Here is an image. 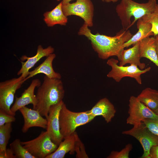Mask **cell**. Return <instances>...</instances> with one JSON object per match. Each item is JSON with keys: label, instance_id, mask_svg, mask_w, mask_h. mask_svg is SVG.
Wrapping results in <instances>:
<instances>
[{"label": "cell", "instance_id": "obj_14", "mask_svg": "<svg viewBox=\"0 0 158 158\" xmlns=\"http://www.w3.org/2000/svg\"><path fill=\"white\" fill-rule=\"evenodd\" d=\"M54 48L51 46L44 48L41 45L37 47V51L35 55L31 57H28L25 55L22 56L20 59L21 67L17 73L18 75H23L27 76L29 70L42 58L47 57L53 53Z\"/></svg>", "mask_w": 158, "mask_h": 158}, {"label": "cell", "instance_id": "obj_27", "mask_svg": "<svg viewBox=\"0 0 158 158\" xmlns=\"http://www.w3.org/2000/svg\"><path fill=\"white\" fill-rule=\"evenodd\" d=\"M132 148V145L130 144H128L119 152L114 151H112L107 158H128L129 153Z\"/></svg>", "mask_w": 158, "mask_h": 158}, {"label": "cell", "instance_id": "obj_30", "mask_svg": "<svg viewBox=\"0 0 158 158\" xmlns=\"http://www.w3.org/2000/svg\"><path fill=\"white\" fill-rule=\"evenodd\" d=\"M150 158H158V145L152 146L150 149Z\"/></svg>", "mask_w": 158, "mask_h": 158}, {"label": "cell", "instance_id": "obj_2", "mask_svg": "<svg viewBox=\"0 0 158 158\" xmlns=\"http://www.w3.org/2000/svg\"><path fill=\"white\" fill-rule=\"evenodd\" d=\"M64 93L61 79L50 78L45 75L43 83L38 87L36 95L37 103L34 109L47 118L50 107L63 101Z\"/></svg>", "mask_w": 158, "mask_h": 158}, {"label": "cell", "instance_id": "obj_26", "mask_svg": "<svg viewBox=\"0 0 158 158\" xmlns=\"http://www.w3.org/2000/svg\"><path fill=\"white\" fill-rule=\"evenodd\" d=\"M74 152L76 153L77 158H89L87 154L83 143L79 138L77 133L76 135V139L74 146Z\"/></svg>", "mask_w": 158, "mask_h": 158}, {"label": "cell", "instance_id": "obj_31", "mask_svg": "<svg viewBox=\"0 0 158 158\" xmlns=\"http://www.w3.org/2000/svg\"><path fill=\"white\" fill-rule=\"evenodd\" d=\"M155 38L156 49L158 59V35L154 36Z\"/></svg>", "mask_w": 158, "mask_h": 158}, {"label": "cell", "instance_id": "obj_28", "mask_svg": "<svg viewBox=\"0 0 158 158\" xmlns=\"http://www.w3.org/2000/svg\"><path fill=\"white\" fill-rule=\"evenodd\" d=\"M142 122L152 133L158 136V119L146 118Z\"/></svg>", "mask_w": 158, "mask_h": 158}, {"label": "cell", "instance_id": "obj_13", "mask_svg": "<svg viewBox=\"0 0 158 158\" xmlns=\"http://www.w3.org/2000/svg\"><path fill=\"white\" fill-rule=\"evenodd\" d=\"M21 114L24 121L22 131L26 133L32 127H39L46 129L47 120L44 118L37 110L24 107L19 110Z\"/></svg>", "mask_w": 158, "mask_h": 158}, {"label": "cell", "instance_id": "obj_22", "mask_svg": "<svg viewBox=\"0 0 158 158\" xmlns=\"http://www.w3.org/2000/svg\"><path fill=\"white\" fill-rule=\"evenodd\" d=\"M138 99L154 112L158 106V91L147 87L137 97Z\"/></svg>", "mask_w": 158, "mask_h": 158}, {"label": "cell", "instance_id": "obj_5", "mask_svg": "<svg viewBox=\"0 0 158 158\" xmlns=\"http://www.w3.org/2000/svg\"><path fill=\"white\" fill-rule=\"evenodd\" d=\"M21 143L35 158H46L54 152L58 146L51 140L47 131H42L37 138Z\"/></svg>", "mask_w": 158, "mask_h": 158}, {"label": "cell", "instance_id": "obj_12", "mask_svg": "<svg viewBox=\"0 0 158 158\" xmlns=\"http://www.w3.org/2000/svg\"><path fill=\"white\" fill-rule=\"evenodd\" d=\"M41 84L39 79H35L32 80L29 86L24 90L20 97H18L16 96L15 102L11 108L12 112L16 115L17 111L29 104H32L33 109H35L37 100L34 94L35 90L36 87H38Z\"/></svg>", "mask_w": 158, "mask_h": 158}, {"label": "cell", "instance_id": "obj_32", "mask_svg": "<svg viewBox=\"0 0 158 158\" xmlns=\"http://www.w3.org/2000/svg\"><path fill=\"white\" fill-rule=\"evenodd\" d=\"M118 1V0H102V1L107 2H117Z\"/></svg>", "mask_w": 158, "mask_h": 158}, {"label": "cell", "instance_id": "obj_7", "mask_svg": "<svg viewBox=\"0 0 158 158\" xmlns=\"http://www.w3.org/2000/svg\"><path fill=\"white\" fill-rule=\"evenodd\" d=\"M118 61L113 58L107 61V64L110 66L111 69L107 75L108 77L111 78L117 82H119L125 77L134 78L139 84H142L141 75L149 71L151 69L148 67L141 70L138 66L133 65L127 66H121L118 64Z\"/></svg>", "mask_w": 158, "mask_h": 158}, {"label": "cell", "instance_id": "obj_24", "mask_svg": "<svg viewBox=\"0 0 158 158\" xmlns=\"http://www.w3.org/2000/svg\"><path fill=\"white\" fill-rule=\"evenodd\" d=\"M9 146L15 158H35L23 147L19 139H15Z\"/></svg>", "mask_w": 158, "mask_h": 158}, {"label": "cell", "instance_id": "obj_16", "mask_svg": "<svg viewBox=\"0 0 158 158\" xmlns=\"http://www.w3.org/2000/svg\"><path fill=\"white\" fill-rule=\"evenodd\" d=\"M56 56L55 54L52 53L47 57L42 63L33 70L29 71L28 75L25 78V81L40 73H43L50 78L61 79L60 74L55 72L52 66V62Z\"/></svg>", "mask_w": 158, "mask_h": 158}, {"label": "cell", "instance_id": "obj_19", "mask_svg": "<svg viewBox=\"0 0 158 158\" xmlns=\"http://www.w3.org/2000/svg\"><path fill=\"white\" fill-rule=\"evenodd\" d=\"M62 5L61 1L53 10L44 13V20L48 27H52L57 24L66 25L68 18L62 11Z\"/></svg>", "mask_w": 158, "mask_h": 158}, {"label": "cell", "instance_id": "obj_8", "mask_svg": "<svg viewBox=\"0 0 158 158\" xmlns=\"http://www.w3.org/2000/svg\"><path fill=\"white\" fill-rule=\"evenodd\" d=\"M75 2L62 4V9L67 17L71 15L78 16L82 18L88 27L93 25L94 7L91 0H76Z\"/></svg>", "mask_w": 158, "mask_h": 158}, {"label": "cell", "instance_id": "obj_17", "mask_svg": "<svg viewBox=\"0 0 158 158\" xmlns=\"http://www.w3.org/2000/svg\"><path fill=\"white\" fill-rule=\"evenodd\" d=\"M140 42L133 45L132 47L129 49H124L121 53L119 65L123 66L127 63L136 66L141 70L145 67V64L140 61L139 52Z\"/></svg>", "mask_w": 158, "mask_h": 158}, {"label": "cell", "instance_id": "obj_9", "mask_svg": "<svg viewBox=\"0 0 158 158\" xmlns=\"http://www.w3.org/2000/svg\"><path fill=\"white\" fill-rule=\"evenodd\" d=\"M122 133L133 136L140 143L143 149L142 158H150V150L153 146L158 145V136L152 133L142 122Z\"/></svg>", "mask_w": 158, "mask_h": 158}, {"label": "cell", "instance_id": "obj_1", "mask_svg": "<svg viewBox=\"0 0 158 158\" xmlns=\"http://www.w3.org/2000/svg\"><path fill=\"white\" fill-rule=\"evenodd\" d=\"M78 34L85 36L90 41L93 49L97 53L99 58L106 59L115 56L119 61L124 49L123 44L133 35L129 30L123 29L114 36L99 33L94 34L85 23L80 29Z\"/></svg>", "mask_w": 158, "mask_h": 158}, {"label": "cell", "instance_id": "obj_4", "mask_svg": "<svg viewBox=\"0 0 158 158\" xmlns=\"http://www.w3.org/2000/svg\"><path fill=\"white\" fill-rule=\"evenodd\" d=\"M95 118L89 110L80 112L71 111L64 103L59 114L60 132L63 139L73 134L78 127L91 122Z\"/></svg>", "mask_w": 158, "mask_h": 158}, {"label": "cell", "instance_id": "obj_6", "mask_svg": "<svg viewBox=\"0 0 158 158\" xmlns=\"http://www.w3.org/2000/svg\"><path fill=\"white\" fill-rule=\"evenodd\" d=\"M27 77L21 75L18 78H13L0 83V110L15 116L16 115L11 110V106L13 103L16 91L25 81Z\"/></svg>", "mask_w": 158, "mask_h": 158}, {"label": "cell", "instance_id": "obj_34", "mask_svg": "<svg viewBox=\"0 0 158 158\" xmlns=\"http://www.w3.org/2000/svg\"><path fill=\"white\" fill-rule=\"evenodd\" d=\"M154 112L158 116V106L157 109L154 111Z\"/></svg>", "mask_w": 158, "mask_h": 158}, {"label": "cell", "instance_id": "obj_33", "mask_svg": "<svg viewBox=\"0 0 158 158\" xmlns=\"http://www.w3.org/2000/svg\"><path fill=\"white\" fill-rule=\"evenodd\" d=\"M72 0H62V4H65L69 3Z\"/></svg>", "mask_w": 158, "mask_h": 158}, {"label": "cell", "instance_id": "obj_29", "mask_svg": "<svg viewBox=\"0 0 158 158\" xmlns=\"http://www.w3.org/2000/svg\"><path fill=\"white\" fill-rule=\"evenodd\" d=\"M16 119L15 116L8 114L0 110V126L6 123L14 122Z\"/></svg>", "mask_w": 158, "mask_h": 158}, {"label": "cell", "instance_id": "obj_20", "mask_svg": "<svg viewBox=\"0 0 158 158\" xmlns=\"http://www.w3.org/2000/svg\"><path fill=\"white\" fill-rule=\"evenodd\" d=\"M137 26L138 32L129 40L124 43L123 46L124 48L134 44L145 38L154 35L152 31V25L144 21L142 18L138 20Z\"/></svg>", "mask_w": 158, "mask_h": 158}, {"label": "cell", "instance_id": "obj_25", "mask_svg": "<svg viewBox=\"0 0 158 158\" xmlns=\"http://www.w3.org/2000/svg\"><path fill=\"white\" fill-rule=\"evenodd\" d=\"M141 18L144 21L152 25V31L154 36L158 35V4H157L153 12L145 15Z\"/></svg>", "mask_w": 158, "mask_h": 158}, {"label": "cell", "instance_id": "obj_11", "mask_svg": "<svg viewBox=\"0 0 158 158\" xmlns=\"http://www.w3.org/2000/svg\"><path fill=\"white\" fill-rule=\"evenodd\" d=\"M63 101L51 106L49 110L47 117L46 131L54 143L58 146L63 139L61 133L59 121V114Z\"/></svg>", "mask_w": 158, "mask_h": 158}, {"label": "cell", "instance_id": "obj_23", "mask_svg": "<svg viewBox=\"0 0 158 158\" xmlns=\"http://www.w3.org/2000/svg\"><path fill=\"white\" fill-rule=\"evenodd\" d=\"M12 123L0 126V158H6L7 146L11 137Z\"/></svg>", "mask_w": 158, "mask_h": 158}, {"label": "cell", "instance_id": "obj_21", "mask_svg": "<svg viewBox=\"0 0 158 158\" xmlns=\"http://www.w3.org/2000/svg\"><path fill=\"white\" fill-rule=\"evenodd\" d=\"M76 132L63 139L56 150L52 153L47 156L46 158H63L66 154L69 152L74 154Z\"/></svg>", "mask_w": 158, "mask_h": 158}, {"label": "cell", "instance_id": "obj_3", "mask_svg": "<svg viewBox=\"0 0 158 158\" xmlns=\"http://www.w3.org/2000/svg\"><path fill=\"white\" fill-rule=\"evenodd\" d=\"M157 4L156 0H148L142 3L132 0H121L116 6V11L123 29L128 30L139 19L153 12Z\"/></svg>", "mask_w": 158, "mask_h": 158}, {"label": "cell", "instance_id": "obj_18", "mask_svg": "<svg viewBox=\"0 0 158 158\" xmlns=\"http://www.w3.org/2000/svg\"><path fill=\"white\" fill-rule=\"evenodd\" d=\"M139 52L141 58L144 57L149 59L158 67L154 37H148L140 41Z\"/></svg>", "mask_w": 158, "mask_h": 158}, {"label": "cell", "instance_id": "obj_35", "mask_svg": "<svg viewBox=\"0 0 158 158\" xmlns=\"http://www.w3.org/2000/svg\"><path fill=\"white\" fill-rule=\"evenodd\" d=\"M57 0V1H60V0Z\"/></svg>", "mask_w": 158, "mask_h": 158}, {"label": "cell", "instance_id": "obj_15", "mask_svg": "<svg viewBox=\"0 0 158 158\" xmlns=\"http://www.w3.org/2000/svg\"><path fill=\"white\" fill-rule=\"evenodd\" d=\"M89 111L95 117L97 116H102L107 123L111 121L116 113L114 105L106 98L99 100Z\"/></svg>", "mask_w": 158, "mask_h": 158}, {"label": "cell", "instance_id": "obj_10", "mask_svg": "<svg viewBox=\"0 0 158 158\" xmlns=\"http://www.w3.org/2000/svg\"><path fill=\"white\" fill-rule=\"evenodd\" d=\"M129 116L126 120L127 124L135 126L146 118L158 119V116L150 109L140 102L137 97H130L128 104Z\"/></svg>", "mask_w": 158, "mask_h": 158}]
</instances>
